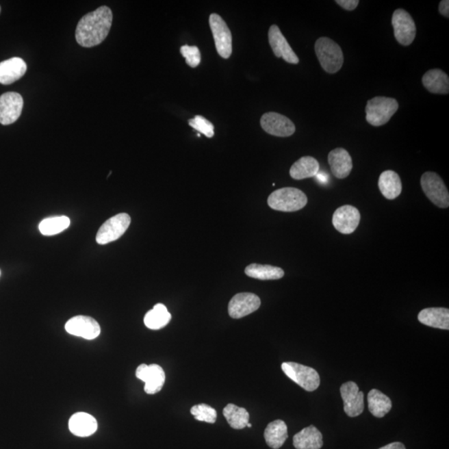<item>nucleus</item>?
<instances>
[{"mask_svg":"<svg viewBox=\"0 0 449 449\" xmlns=\"http://www.w3.org/2000/svg\"><path fill=\"white\" fill-rule=\"evenodd\" d=\"M112 23V12L107 6H101L84 15L76 28L77 44L84 48H92L102 44L110 32Z\"/></svg>","mask_w":449,"mask_h":449,"instance_id":"f257e3e1","label":"nucleus"},{"mask_svg":"<svg viewBox=\"0 0 449 449\" xmlns=\"http://www.w3.org/2000/svg\"><path fill=\"white\" fill-rule=\"evenodd\" d=\"M317 57L324 70L328 73H336L344 64V53L336 42L327 37L317 40L315 45Z\"/></svg>","mask_w":449,"mask_h":449,"instance_id":"f03ea898","label":"nucleus"},{"mask_svg":"<svg viewBox=\"0 0 449 449\" xmlns=\"http://www.w3.org/2000/svg\"><path fill=\"white\" fill-rule=\"evenodd\" d=\"M267 203L273 210L293 212L300 211L307 206L308 199L300 189L285 188L273 192L269 196Z\"/></svg>","mask_w":449,"mask_h":449,"instance_id":"7ed1b4c3","label":"nucleus"},{"mask_svg":"<svg viewBox=\"0 0 449 449\" xmlns=\"http://www.w3.org/2000/svg\"><path fill=\"white\" fill-rule=\"evenodd\" d=\"M398 110V103L396 99L387 97H375L367 102L366 121L374 127L385 125Z\"/></svg>","mask_w":449,"mask_h":449,"instance_id":"20e7f679","label":"nucleus"},{"mask_svg":"<svg viewBox=\"0 0 449 449\" xmlns=\"http://www.w3.org/2000/svg\"><path fill=\"white\" fill-rule=\"evenodd\" d=\"M281 369L286 376L308 392H313L319 388L320 375L313 368L295 362H285L282 363Z\"/></svg>","mask_w":449,"mask_h":449,"instance_id":"39448f33","label":"nucleus"},{"mask_svg":"<svg viewBox=\"0 0 449 449\" xmlns=\"http://www.w3.org/2000/svg\"><path fill=\"white\" fill-rule=\"evenodd\" d=\"M421 187L424 194L439 208L449 207V193L442 178L437 173L426 172L421 177Z\"/></svg>","mask_w":449,"mask_h":449,"instance_id":"423d86ee","label":"nucleus"},{"mask_svg":"<svg viewBox=\"0 0 449 449\" xmlns=\"http://www.w3.org/2000/svg\"><path fill=\"white\" fill-rule=\"evenodd\" d=\"M131 224V218L127 213L112 216L102 224L96 235V242L99 245L117 241L125 233Z\"/></svg>","mask_w":449,"mask_h":449,"instance_id":"0eeeda50","label":"nucleus"},{"mask_svg":"<svg viewBox=\"0 0 449 449\" xmlns=\"http://www.w3.org/2000/svg\"><path fill=\"white\" fill-rule=\"evenodd\" d=\"M213 38H214L216 51L224 60L229 59L232 53V36L224 19L216 14H212L209 18Z\"/></svg>","mask_w":449,"mask_h":449,"instance_id":"6e6552de","label":"nucleus"},{"mask_svg":"<svg viewBox=\"0 0 449 449\" xmlns=\"http://www.w3.org/2000/svg\"><path fill=\"white\" fill-rule=\"evenodd\" d=\"M394 37L398 44L409 46L415 40L417 29L415 23L407 11L398 9L392 16Z\"/></svg>","mask_w":449,"mask_h":449,"instance_id":"1a4fd4ad","label":"nucleus"},{"mask_svg":"<svg viewBox=\"0 0 449 449\" xmlns=\"http://www.w3.org/2000/svg\"><path fill=\"white\" fill-rule=\"evenodd\" d=\"M261 126L266 133L272 136L287 138L296 131L292 120L277 112H266L261 118Z\"/></svg>","mask_w":449,"mask_h":449,"instance_id":"9d476101","label":"nucleus"},{"mask_svg":"<svg viewBox=\"0 0 449 449\" xmlns=\"http://www.w3.org/2000/svg\"><path fill=\"white\" fill-rule=\"evenodd\" d=\"M24 107L23 97L15 92L0 96V123L10 125L17 121Z\"/></svg>","mask_w":449,"mask_h":449,"instance_id":"9b49d317","label":"nucleus"},{"mask_svg":"<svg viewBox=\"0 0 449 449\" xmlns=\"http://www.w3.org/2000/svg\"><path fill=\"white\" fill-rule=\"evenodd\" d=\"M344 401V413L348 416L355 418L361 415L365 409V396L355 382L344 383L340 388Z\"/></svg>","mask_w":449,"mask_h":449,"instance_id":"f8f14e48","label":"nucleus"},{"mask_svg":"<svg viewBox=\"0 0 449 449\" xmlns=\"http://www.w3.org/2000/svg\"><path fill=\"white\" fill-rule=\"evenodd\" d=\"M136 376L145 383L144 391L148 394L160 392L166 381L164 369L155 363L150 365L142 363L138 367Z\"/></svg>","mask_w":449,"mask_h":449,"instance_id":"ddd939ff","label":"nucleus"},{"mask_svg":"<svg viewBox=\"0 0 449 449\" xmlns=\"http://www.w3.org/2000/svg\"><path fill=\"white\" fill-rule=\"evenodd\" d=\"M65 330L68 334L88 340L98 338L101 333L98 321L85 316L73 317L66 323Z\"/></svg>","mask_w":449,"mask_h":449,"instance_id":"4468645a","label":"nucleus"},{"mask_svg":"<svg viewBox=\"0 0 449 449\" xmlns=\"http://www.w3.org/2000/svg\"><path fill=\"white\" fill-rule=\"evenodd\" d=\"M261 299L253 293H239L232 297L228 305L229 316L233 319H241L257 311L261 307Z\"/></svg>","mask_w":449,"mask_h":449,"instance_id":"2eb2a0df","label":"nucleus"},{"mask_svg":"<svg viewBox=\"0 0 449 449\" xmlns=\"http://www.w3.org/2000/svg\"><path fill=\"white\" fill-rule=\"evenodd\" d=\"M361 222V213L357 208L346 205L337 209L333 215L332 223L340 233L349 235L357 229Z\"/></svg>","mask_w":449,"mask_h":449,"instance_id":"dca6fc26","label":"nucleus"},{"mask_svg":"<svg viewBox=\"0 0 449 449\" xmlns=\"http://www.w3.org/2000/svg\"><path fill=\"white\" fill-rule=\"evenodd\" d=\"M269 44L273 50L274 55L282 57L289 64H299V57L293 51L286 38L282 34L280 28L276 25L270 26L268 33Z\"/></svg>","mask_w":449,"mask_h":449,"instance_id":"f3484780","label":"nucleus"},{"mask_svg":"<svg viewBox=\"0 0 449 449\" xmlns=\"http://www.w3.org/2000/svg\"><path fill=\"white\" fill-rule=\"evenodd\" d=\"M328 162L333 175L338 179L346 178L353 169V162L350 153L342 148L332 150L328 155Z\"/></svg>","mask_w":449,"mask_h":449,"instance_id":"a211bd4d","label":"nucleus"},{"mask_svg":"<svg viewBox=\"0 0 449 449\" xmlns=\"http://www.w3.org/2000/svg\"><path fill=\"white\" fill-rule=\"evenodd\" d=\"M69 431L73 435L89 437L98 431V421L91 414L79 412L73 414L68 422Z\"/></svg>","mask_w":449,"mask_h":449,"instance_id":"6ab92c4d","label":"nucleus"},{"mask_svg":"<svg viewBox=\"0 0 449 449\" xmlns=\"http://www.w3.org/2000/svg\"><path fill=\"white\" fill-rule=\"evenodd\" d=\"M27 64L24 60L14 57L0 63V84H12L24 77Z\"/></svg>","mask_w":449,"mask_h":449,"instance_id":"aec40b11","label":"nucleus"},{"mask_svg":"<svg viewBox=\"0 0 449 449\" xmlns=\"http://www.w3.org/2000/svg\"><path fill=\"white\" fill-rule=\"evenodd\" d=\"M422 83L431 94H449V77L447 73L441 69H431L426 72L422 79Z\"/></svg>","mask_w":449,"mask_h":449,"instance_id":"412c9836","label":"nucleus"},{"mask_svg":"<svg viewBox=\"0 0 449 449\" xmlns=\"http://www.w3.org/2000/svg\"><path fill=\"white\" fill-rule=\"evenodd\" d=\"M420 322L427 326L449 330V309L447 308H427L418 316Z\"/></svg>","mask_w":449,"mask_h":449,"instance_id":"4be33fe9","label":"nucleus"},{"mask_svg":"<svg viewBox=\"0 0 449 449\" xmlns=\"http://www.w3.org/2000/svg\"><path fill=\"white\" fill-rule=\"evenodd\" d=\"M293 444L296 449H320L323 447L322 433L315 426H309L294 436Z\"/></svg>","mask_w":449,"mask_h":449,"instance_id":"5701e85b","label":"nucleus"},{"mask_svg":"<svg viewBox=\"0 0 449 449\" xmlns=\"http://www.w3.org/2000/svg\"><path fill=\"white\" fill-rule=\"evenodd\" d=\"M379 188L386 199H396L402 192V183L400 176L396 172L385 171L379 178Z\"/></svg>","mask_w":449,"mask_h":449,"instance_id":"b1692460","label":"nucleus"},{"mask_svg":"<svg viewBox=\"0 0 449 449\" xmlns=\"http://www.w3.org/2000/svg\"><path fill=\"white\" fill-rule=\"evenodd\" d=\"M319 162L313 157H303L290 168V175L295 180H303L318 175Z\"/></svg>","mask_w":449,"mask_h":449,"instance_id":"393cba45","label":"nucleus"},{"mask_svg":"<svg viewBox=\"0 0 449 449\" xmlns=\"http://www.w3.org/2000/svg\"><path fill=\"white\" fill-rule=\"evenodd\" d=\"M264 437L270 448L279 449L283 446L286 439H288L287 425L283 420H274L267 425Z\"/></svg>","mask_w":449,"mask_h":449,"instance_id":"a878e982","label":"nucleus"},{"mask_svg":"<svg viewBox=\"0 0 449 449\" xmlns=\"http://www.w3.org/2000/svg\"><path fill=\"white\" fill-rule=\"evenodd\" d=\"M368 405L371 414L381 419L392 409V401L381 391L372 389L368 394Z\"/></svg>","mask_w":449,"mask_h":449,"instance_id":"bb28decb","label":"nucleus"},{"mask_svg":"<svg viewBox=\"0 0 449 449\" xmlns=\"http://www.w3.org/2000/svg\"><path fill=\"white\" fill-rule=\"evenodd\" d=\"M245 273L249 277L261 281L280 280L285 274L284 270L280 267L255 264V263L247 266Z\"/></svg>","mask_w":449,"mask_h":449,"instance_id":"cd10ccee","label":"nucleus"},{"mask_svg":"<svg viewBox=\"0 0 449 449\" xmlns=\"http://www.w3.org/2000/svg\"><path fill=\"white\" fill-rule=\"evenodd\" d=\"M172 320V315L164 304H157L146 313L144 324L150 330L157 331L164 328Z\"/></svg>","mask_w":449,"mask_h":449,"instance_id":"c85d7f7f","label":"nucleus"},{"mask_svg":"<svg viewBox=\"0 0 449 449\" xmlns=\"http://www.w3.org/2000/svg\"><path fill=\"white\" fill-rule=\"evenodd\" d=\"M223 415L232 428L242 429L249 423L250 414L247 410L233 404L227 405L224 407Z\"/></svg>","mask_w":449,"mask_h":449,"instance_id":"c756f323","label":"nucleus"},{"mask_svg":"<svg viewBox=\"0 0 449 449\" xmlns=\"http://www.w3.org/2000/svg\"><path fill=\"white\" fill-rule=\"evenodd\" d=\"M70 222L68 216H53L42 220L38 228L42 235H53L67 229L70 226Z\"/></svg>","mask_w":449,"mask_h":449,"instance_id":"7c9ffc66","label":"nucleus"},{"mask_svg":"<svg viewBox=\"0 0 449 449\" xmlns=\"http://www.w3.org/2000/svg\"><path fill=\"white\" fill-rule=\"evenodd\" d=\"M191 413L195 419L208 424H214L218 419V413L216 409L206 404H201L193 406Z\"/></svg>","mask_w":449,"mask_h":449,"instance_id":"2f4dec72","label":"nucleus"},{"mask_svg":"<svg viewBox=\"0 0 449 449\" xmlns=\"http://www.w3.org/2000/svg\"><path fill=\"white\" fill-rule=\"evenodd\" d=\"M189 125L193 127L200 133L205 135L208 138L214 136V126L207 118L203 116L197 115L194 118L190 119Z\"/></svg>","mask_w":449,"mask_h":449,"instance_id":"473e14b6","label":"nucleus"},{"mask_svg":"<svg viewBox=\"0 0 449 449\" xmlns=\"http://www.w3.org/2000/svg\"><path fill=\"white\" fill-rule=\"evenodd\" d=\"M181 55H183L187 64L191 68H196L201 63V53L196 46L183 45L180 49Z\"/></svg>","mask_w":449,"mask_h":449,"instance_id":"72a5a7b5","label":"nucleus"},{"mask_svg":"<svg viewBox=\"0 0 449 449\" xmlns=\"http://www.w3.org/2000/svg\"><path fill=\"white\" fill-rule=\"evenodd\" d=\"M335 3L344 10L353 11L358 7L359 1V0H336Z\"/></svg>","mask_w":449,"mask_h":449,"instance_id":"f704fd0d","label":"nucleus"},{"mask_svg":"<svg viewBox=\"0 0 449 449\" xmlns=\"http://www.w3.org/2000/svg\"><path fill=\"white\" fill-rule=\"evenodd\" d=\"M439 13L443 15V16L449 18V1L448 0H442L439 3Z\"/></svg>","mask_w":449,"mask_h":449,"instance_id":"c9c22d12","label":"nucleus"},{"mask_svg":"<svg viewBox=\"0 0 449 449\" xmlns=\"http://www.w3.org/2000/svg\"><path fill=\"white\" fill-rule=\"evenodd\" d=\"M379 449H406L404 444L400 442H396L385 445V446L382 447Z\"/></svg>","mask_w":449,"mask_h":449,"instance_id":"e433bc0d","label":"nucleus"},{"mask_svg":"<svg viewBox=\"0 0 449 449\" xmlns=\"http://www.w3.org/2000/svg\"><path fill=\"white\" fill-rule=\"evenodd\" d=\"M246 426L248 428H251V426H253V425H251V424L248 423V424H246Z\"/></svg>","mask_w":449,"mask_h":449,"instance_id":"4c0bfd02","label":"nucleus"},{"mask_svg":"<svg viewBox=\"0 0 449 449\" xmlns=\"http://www.w3.org/2000/svg\"><path fill=\"white\" fill-rule=\"evenodd\" d=\"M0 12H1V7H0Z\"/></svg>","mask_w":449,"mask_h":449,"instance_id":"58836bf2","label":"nucleus"},{"mask_svg":"<svg viewBox=\"0 0 449 449\" xmlns=\"http://www.w3.org/2000/svg\"><path fill=\"white\" fill-rule=\"evenodd\" d=\"M0 274H1V272H0Z\"/></svg>","mask_w":449,"mask_h":449,"instance_id":"ea45409f","label":"nucleus"}]
</instances>
